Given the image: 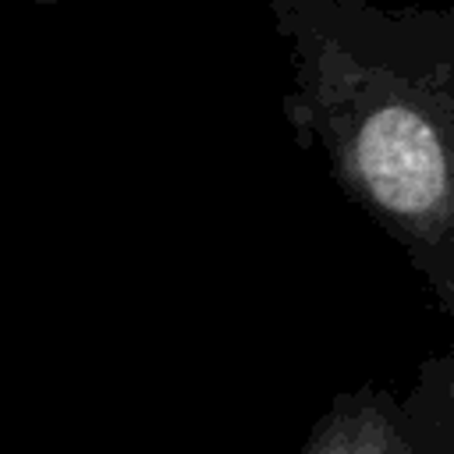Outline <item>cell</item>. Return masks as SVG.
<instances>
[{"mask_svg":"<svg viewBox=\"0 0 454 454\" xmlns=\"http://www.w3.org/2000/svg\"><path fill=\"white\" fill-rule=\"evenodd\" d=\"M355 170L369 195L404 227H440L447 220V153L433 124L404 106L376 110L355 142Z\"/></svg>","mask_w":454,"mask_h":454,"instance_id":"7a4b0ae2","label":"cell"},{"mask_svg":"<svg viewBox=\"0 0 454 454\" xmlns=\"http://www.w3.org/2000/svg\"><path fill=\"white\" fill-rule=\"evenodd\" d=\"M298 454H454V362L429 358L401 397L376 383L337 394Z\"/></svg>","mask_w":454,"mask_h":454,"instance_id":"6da1fadb","label":"cell"}]
</instances>
